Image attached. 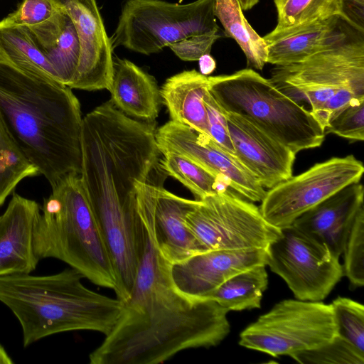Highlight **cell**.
<instances>
[{"instance_id":"cell-1","label":"cell","mask_w":364,"mask_h":364,"mask_svg":"<svg viewBox=\"0 0 364 364\" xmlns=\"http://www.w3.org/2000/svg\"><path fill=\"white\" fill-rule=\"evenodd\" d=\"M138 264L129 299L91 364H158L187 349L218 346L229 334V312L211 299L187 298L174 287L171 264L154 237L146 184L138 190Z\"/></svg>"},{"instance_id":"cell-2","label":"cell","mask_w":364,"mask_h":364,"mask_svg":"<svg viewBox=\"0 0 364 364\" xmlns=\"http://www.w3.org/2000/svg\"><path fill=\"white\" fill-rule=\"evenodd\" d=\"M156 122L132 118L111 100L82 117V187L112 261L137 251L138 189L159 165Z\"/></svg>"},{"instance_id":"cell-3","label":"cell","mask_w":364,"mask_h":364,"mask_svg":"<svg viewBox=\"0 0 364 364\" xmlns=\"http://www.w3.org/2000/svg\"><path fill=\"white\" fill-rule=\"evenodd\" d=\"M0 117L51 187L80 174L82 117L70 87L38 65L0 55Z\"/></svg>"},{"instance_id":"cell-4","label":"cell","mask_w":364,"mask_h":364,"mask_svg":"<svg viewBox=\"0 0 364 364\" xmlns=\"http://www.w3.org/2000/svg\"><path fill=\"white\" fill-rule=\"evenodd\" d=\"M82 278L73 268L46 276L0 277V301L19 321L24 347L62 332H111L122 301L87 288Z\"/></svg>"},{"instance_id":"cell-5","label":"cell","mask_w":364,"mask_h":364,"mask_svg":"<svg viewBox=\"0 0 364 364\" xmlns=\"http://www.w3.org/2000/svg\"><path fill=\"white\" fill-rule=\"evenodd\" d=\"M51 188L36 232L38 257L61 260L95 284L114 291L112 262L80 174L67 175Z\"/></svg>"},{"instance_id":"cell-6","label":"cell","mask_w":364,"mask_h":364,"mask_svg":"<svg viewBox=\"0 0 364 364\" xmlns=\"http://www.w3.org/2000/svg\"><path fill=\"white\" fill-rule=\"evenodd\" d=\"M270 80L301 105L323 129L337 112L364 100V33L347 23L328 48L306 60L275 66Z\"/></svg>"},{"instance_id":"cell-7","label":"cell","mask_w":364,"mask_h":364,"mask_svg":"<svg viewBox=\"0 0 364 364\" xmlns=\"http://www.w3.org/2000/svg\"><path fill=\"white\" fill-rule=\"evenodd\" d=\"M208 80L209 92L222 109L246 118L294 153L323 142L324 130L309 110L253 69Z\"/></svg>"},{"instance_id":"cell-8","label":"cell","mask_w":364,"mask_h":364,"mask_svg":"<svg viewBox=\"0 0 364 364\" xmlns=\"http://www.w3.org/2000/svg\"><path fill=\"white\" fill-rule=\"evenodd\" d=\"M215 0L181 4L164 0H126L110 38L112 48L123 46L151 55L185 38L218 33Z\"/></svg>"},{"instance_id":"cell-9","label":"cell","mask_w":364,"mask_h":364,"mask_svg":"<svg viewBox=\"0 0 364 364\" xmlns=\"http://www.w3.org/2000/svg\"><path fill=\"white\" fill-rule=\"evenodd\" d=\"M336 335L331 304L285 299L247 326L239 344L272 356L293 355L320 347Z\"/></svg>"},{"instance_id":"cell-10","label":"cell","mask_w":364,"mask_h":364,"mask_svg":"<svg viewBox=\"0 0 364 364\" xmlns=\"http://www.w3.org/2000/svg\"><path fill=\"white\" fill-rule=\"evenodd\" d=\"M186 222L206 250L267 249L281 235L258 206L230 189L197 200Z\"/></svg>"},{"instance_id":"cell-11","label":"cell","mask_w":364,"mask_h":364,"mask_svg":"<svg viewBox=\"0 0 364 364\" xmlns=\"http://www.w3.org/2000/svg\"><path fill=\"white\" fill-rule=\"evenodd\" d=\"M267 264L297 299L322 301L344 275L339 257L292 225L267 248Z\"/></svg>"},{"instance_id":"cell-12","label":"cell","mask_w":364,"mask_h":364,"mask_svg":"<svg viewBox=\"0 0 364 364\" xmlns=\"http://www.w3.org/2000/svg\"><path fill=\"white\" fill-rule=\"evenodd\" d=\"M363 163L353 155L333 157L267 191L259 205L264 218L284 228L304 213L346 186L360 182Z\"/></svg>"},{"instance_id":"cell-13","label":"cell","mask_w":364,"mask_h":364,"mask_svg":"<svg viewBox=\"0 0 364 364\" xmlns=\"http://www.w3.org/2000/svg\"><path fill=\"white\" fill-rule=\"evenodd\" d=\"M160 152L171 151L189 159L250 202H261L267 191L237 159L211 137L172 120L156 129Z\"/></svg>"},{"instance_id":"cell-14","label":"cell","mask_w":364,"mask_h":364,"mask_svg":"<svg viewBox=\"0 0 364 364\" xmlns=\"http://www.w3.org/2000/svg\"><path fill=\"white\" fill-rule=\"evenodd\" d=\"M72 20L80 43V59L71 89L109 90L113 48L96 0H50Z\"/></svg>"},{"instance_id":"cell-15","label":"cell","mask_w":364,"mask_h":364,"mask_svg":"<svg viewBox=\"0 0 364 364\" xmlns=\"http://www.w3.org/2000/svg\"><path fill=\"white\" fill-rule=\"evenodd\" d=\"M267 249L209 250L171 264L176 289L187 298L208 299L232 276L267 264Z\"/></svg>"},{"instance_id":"cell-16","label":"cell","mask_w":364,"mask_h":364,"mask_svg":"<svg viewBox=\"0 0 364 364\" xmlns=\"http://www.w3.org/2000/svg\"><path fill=\"white\" fill-rule=\"evenodd\" d=\"M222 111L235 156L263 188L269 189L292 176L296 153L246 118Z\"/></svg>"},{"instance_id":"cell-17","label":"cell","mask_w":364,"mask_h":364,"mask_svg":"<svg viewBox=\"0 0 364 364\" xmlns=\"http://www.w3.org/2000/svg\"><path fill=\"white\" fill-rule=\"evenodd\" d=\"M41 213L36 201L13 193L0 215V277L35 270L41 260L35 247Z\"/></svg>"},{"instance_id":"cell-18","label":"cell","mask_w":364,"mask_h":364,"mask_svg":"<svg viewBox=\"0 0 364 364\" xmlns=\"http://www.w3.org/2000/svg\"><path fill=\"white\" fill-rule=\"evenodd\" d=\"M149 178L154 237L164 257L171 264L206 251L188 228L186 219L197 200L176 196Z\"/></svg>"},{"instance_id":"cell-19","label":"cell","mask_w":364,"mask_h":364,"mask_svg":"<svg viewBox=\"0 0 364 364\" xmlns=\"http://www.w3.org/2000/svg\"><path fill=\"white\" fill-rule=\"evenodd\" d=\"M363 198L362 183H351L304 213L292 225L339 257Z\"/></svg>"},{"instance_id":"cell-20","label":"cell","mask_w":364,"mask_h":364,"mask_svg":"<svg viewBox=\"0 0 364 364\" xmlns=\"http://www.w3.org/2000/svg\"><path fill=\"white\" fill-rule=\"evenodd\" d=\"M347 25L338 16L318 19L299 26L277 29L266 34L267 63L284 66L301 62L328 48Z\"/></svg>"},{"instance_id":"cell-21","label":"cell","mask_w":364,"mask_h":364,"mask_svg":"<svg viewBox=\"0 0 364 364\" xmlns=\"http://www.w3.org/2000/svg\"><path fill=\"white\" fill-rule=\"evenodd\" d=\"M110 100L122 112L138 120L154 122L161 97L153 76L127 59L113 56Z\"/></svg>"},{"instance_id":"cell-22","label":"cell","mask_w":364,"mask_h":364,"mask_svg":"<svg viewBox=\"0 0 364 364\" xmlns=\"http://www.w3.org/2000/svg\"><path fill=\"white\" fill-rule=\"evenodd\" d=\"M208 88V77L196 70H184L168 78L160 94L171 120L209 136L204 103Z\"/></svg>"},{"instance_id":"cell-23","label":"cell","mask_w":364,"mask_h":364,"mask_svg":"<svg viewBox=\"0 0 364 364\" xmlns=\"http://www.w3.org/2000/svg\"><path fill=\"white\" fill-rule=\"evenodd\" d=\"M63 15L50 0H23L16 11L0 21V28L26 27L43 52L58 36Z\"/></svg>"},{"instance_id":"cell-24","label":"cell","mask_w":364,"mask_h":364,"mask_svg":"<svg viewBox=\"0 0 364 364\" xmlns=\"http://www.w3.org/2000/svg\"><path fill=\"white\" fill-rule=\"evenodd\" d=\"M215 15L227 36L233 38L243 51L247 67L262 70L267 63V45L245 18L238 0H215Z\"/></svg>"},{"instance_id":"cell-25","label":"cell","mask_w":364,"mask_h":364,"mask_svg":"<svg viewBox=\"0 0 364 364\" xmlns=\"http://www.w3.org/2000/svg\"><path fill=\"white\" fill-rule=\"evenodd\" d=\"M267 287L266 266L258 265L232 276L208 299L215 301L228 311L259 309Z\"/></svg>"},{"instance_id":"cell-26","label":"cell","mask_w":364,"mask_h":364,"mask_svg":"<svg viewBox=\"0 0 364 364\" xmlns=\"http://www.w3.org/2000/svg\"><path fill=\"white\" fill-rule=\"evenodd\" d=\"M160 168L173 177L193 195L195 200L229 189L226 184L186 156L174 151H163Z\"/></svg>"},{"instance_id":"cell-27","label":"cell","mask_w":364,"mask_h":364,"mask_svg":"<svg viewBox=\"0 0 364 364\" xmlns=\"http://www.w3.org/2000/svg\"><path fill=\"white\" fill-rule=\"evenodd\" d=\"M39 174L18 146L0 117V207L24 178Z\"/></svg>"},{"instance_id":"cell-28","label":"cell","mask_w":364,"mask_h":364,"mask_svg":"<svg viewBox=\"0 0 364 364\" xmlns=\"http://www.w3.org/2000/svg\"><path fill=\"white\" fill-rule=\"evenodd\" d=\"M43 53L58 80L71 88L79 63L80 43L75 26L66 14L64 13L61 28L54 43Z\"/></svg>"},{"instance_id":"cell-29","label":"cell","mask_w":364,"mask_h":364,"mask_svg":"<svg viewBox=\"0 0 364 364\" xmlns=\"http://www.w3.org/2000/svg\"><path fill=\"white\" fill-rule=\"evenodd\" d=\"M274 3L277 29L332 16L342 18V0H274Z\"/></svg>"},{"instance_id":"cell-30","label":"cell","mask_w":364,"mask_h":364,"mask_svg":"<svg viewBox=\"0 0 364 364\" xmlns=\"http://www.w3.org/2000/svg\"><path fill=\"white\" fill-rule=\"evenodd\" d=\"M336 334L364 353V306L346 297L338 296L331 304Z\"/></svg>"},{"instance_id":"cell-31","label":"cell","mask_w":364,"mask_h":364,"mask_svg":"<svg viewBox=\"0 0 364 364\" xmlns=\"http://www.w3.org/2000/svg\"><path fill=\"white\" fill-rule=\"evenodd\" d=\"M291 358L303 364L364 363V353L337 334L327 343L297 353Z\"/></svg>"},{"instance_id":"cell-32","label":"cell","mask_w":364,"mask_h":364,"mask_svg":"<svg viewBox=\"0 0 364 364\" xmlns=\"http://www.w3.org/2000/svg\"><path fill=\"white\" fill-rule=\"evenodd\" d=\"M344 275L354 287L364 284V205L358 210L344 250Z\"/></svg>"},{"instance_id":"cell-33","label":"cell","mask_w":364,"mask_h":364,"mask_svg":"<svg viewBox=\"0 0 364 364\" xmlns=\"http://www.w3.org/2000/svg\"><path fill=\"white\" fill-rule=\"evenodd\" d=\"M324 132L351 141H363L364 100L350 103L333 115Z\"/></svg>"},{"instance_id":"cell-34","label":"cell","mask_w":364,"mask_h":364,"mask_svg":"<svg viewBox=\"0 0 364 364\" xmlns=\"http://www.w3.org/2000/svg\"><path fill=\"white\" fill-rule=\"evenodd\" d=\"M220 37L219 33L195 35L176 41L168 47L181 60L196 61L210 53L213 45Z\"/></svg>"},{"instance_id":"cell-35","label":"cell","mask_w":364,"mask_h":364,"mask_svg":"<svg viewBox=\"0 0 364 364\" xmlns=\"http://www.w3.org/2000/svg\"><path fill=\"white\" fill-rule=\"evenodd\" d=\"M204 103L208 114L210 137L227 151L235 156L226 118L221 108L210 94L209 90L204 97Z\"/></svg>"},{"instance_id":"cell-36","label":"cell","mask_w":364,"mask_h":364,"mask_svg":"<svg viewBox=\"0 0 364 364\" xmlns=\"http://www.w3.org/2000/svg\"><path fill=\"white\" fill-rule=\"evenodd\" d=\"M341 19L364 33V0H342Z\"/></svg>"},{"instance_id":"cell-37","label":"cell","mask_w":364,"mask_h":364,"mask_svg":"<svg viewBox=\"0 0 364 364\" xmlns=\"http://www.w3.org/2000/svg\"><path fill=\"white\" fill-rule=\"evenodd\" d=\"M198 62L200 73L206 76L212 73L216 68L215 60L210 53L205 54L201 56L199 58Z\"/></svg>"},{"instance_id":"cell-38","label":"cell","mask_w":364,"mask_h":364,"mask_svg":"<svg viewBox=\"0 0 364 364\" xmlns=\"http://www.w3.org/2000/svg\"><path fill=\"white\" fill-rule=\"evenodd\" d=\"M14 361L5 348L0 344V364H13Z\"/></svg>"},{"instance_id":"cell-39","label":"cell","mask_w":364,"mask_h":364,"mask_svg":"<svg viewBox=\"0 0 364 364\" xmlns=\"http://www.w3.org/2000/svg\"><path fill=\"white\" fill-rule=\"evenodd\" d=\"M242 10H249L255 6L259 0H238Z\"/></svg>"}]
</instances>
